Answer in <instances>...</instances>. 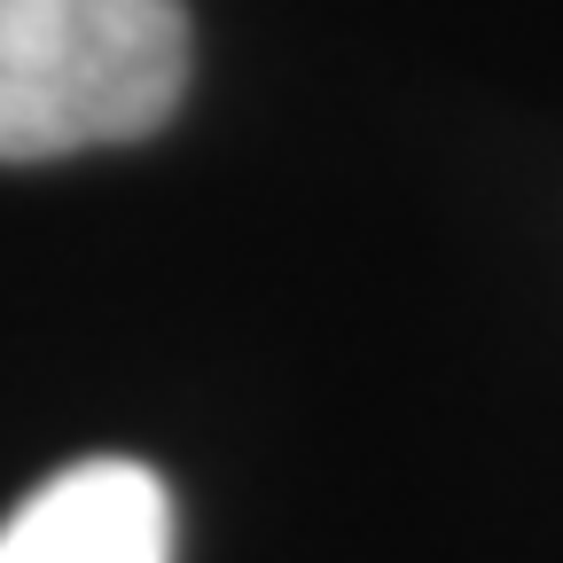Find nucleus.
<instances>
[{
  "instance_id": "f257e3e1",
  "label": "nucleus",
  "mask_w": 563,
  "mask_h": 563,
  "mask_svg": "<svg viewBox=\"0 0 563 563\" xmlns=\"http://www.w3.org/2000/svg\"><path fill=\"white\" fill-rule=\"evenodd\" d=\"M188 87L180 0H0V165L141 141Z\"/></svg>"
},
{
  "instance_id": "f03ea898",
  "label": "nucleus",
  "mask_w": 563,
  "mask_h": 563,
  "mask_svg": "<svg viewBox=\"0 0 563 563\" xmlns=\"http://www.w3.org/2000/svg\"><path fill=\"white\" fill-rule=\"evenodd\" d=\"M0 563H173V501L125 454L70 462L9 509Z\"/></svg>"
}]
</instances>
